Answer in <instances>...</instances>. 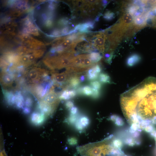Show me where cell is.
<instances>
[{
	"label": "cell",
	"mask_w": 156,
	"mask_h": 156,
	"mask_svg": "<svg viewBox=\"0 0 156 156\" xmlns=\"http://www.w3.org/2000/svg\"><path fill=\"white\" fill-rule=\"evenodd\" d=\"M120 104L129 124L145 128L156 120V78L149 77L122 94Z\"/></svg>",
	"instance_id": "1"
},
{
	"label": "cell",
	"mask_w": 156,
	"mask_h": 156,
	"mask_svg": "<svg viewBox=\"0 0 156 156\" xmlns=\"http://www.w3.org/2000/svg\"><path fill=\"white\" fill-rule=\"evenodd\" d=\"M58 2L47 1L39 4L34 8L32 18L38 28L45 34L52 37L62 36L60 23L64 17L57 18Z\"/></svg>",
	"instance_id": "2"
},
{
	"label": "cell",
	"mask_w": 156,
	"mask_h": 156,
	"mask_svg": "<svg viewBox=\"0 0 156 156\" xmlns=\"http://www.w3.org/2000/svg\"><path fill=\"white\" fill-rule=\"evenodd\" d=\"M115 139L111 135L101 141L80 147L78 149L83 156H106L113 154L117 147L114 143Z\"/></svg>",
	"instance_id": "3"
},
{
	"label": "cell",
	"mask_w": 156,
	"mask_h": 156,
	"mask_svg": "<svg viewBox=\"0 0 156 156\" xmlns=\"http://www.w3.org/2000/svg\"><path fill=\"white\" fill-rule=\"evenodd\" d=\"M45 70L40 68H34L27 73V77L28 81L33 83H39L41 82Z\"/></svg>",
	"instance_id": "4"
},
{
	"label": "cell",
	"mask_w": 156,
	"mask_h": 156,
	"mask_svg": "<svg viewBox=\"0 0 156 156\" xmlns=\"http://www.w3.org/2000/svg\"><path fill=\"white\" fill-rule=\"evenodd\" d=\"M94 39L91 42L94 47L97 49L99 51L103 53L105 47V41L107 38L106 34L101 33L97 34L94 36Z\"/></svg>",
	"instance_id": "5"
},
{
	"label": "cell",
	"mask_w": 156,
	"mask_h": 156,
	"mask_svg": "<svg viewBox=\"0 0 156 156\" xmlns=\"http://www.w3.org/2000/svg\"><path fill=\"white\" fill-rule=\"evenodd\" d=\"M46 116L42 112H34L31 114L30 120L31 123L36 126H39L44 122Z\"/></svg>",
	"instance_id": "6"
},
{
	"label": "cell",
	"mask_w": 156,
	"mask_h": 156,
	"mask_svg": "<svg viewBox=\"0 0 156 156\" xmlns=\"http://www.w3.org/2000/svg\"><path fill=\"white\" fill-rule=\"evenodd\" d=\"M38 108L41 112L47 116L50 115L53 112L55 107L43 100H41L38 104Z\"/></svg>",
	"instance_id": "7"
},
{
	"label": "cell",
	"mask_w": 156,
	"mask_h": 156,
	"mask_svg": "<svg viewBox=\"0 0 156 156\" xmlns=\"http://www.w3.org/2000/svg\"><path fill=\"white\" fill-rule=\"evenodd\" d=\"M14 79V75L12 73L5 71H3L1 73V82L5 86H11L13 83Z\"/></svg>",
	"instance_id": "8"
},
{
	"label": "cell",
	"mask_w": 156,
	"mask_h": 156,
	"mask_svg": "<svg viewBox=\"0 0 156 156\" xmlns=\"http://www.w3.org/2000/svg\"><path fill=\"white\" fill-rule=\"evenodd\" d=\"M59 99L57 94L52 92L49 91L42 100L55 107Z\"/></svg>",
	"instance_id": "9"
},
{
	"label": "cell",
	"mask_w": 156,
	"mask_h": 156,
	"mask_svg": "<svg viewBox=\"0 0 156 156\" xmlns=\"http://www.w3.org/2000/svg\"><path fill=\"white\" fill-rule=\"evenodd\" d=\"M133 21L132 16L129 14H126L123 15L120 20L119 25L126 30L131 24Z\"/></svg>",
	"instance_id": "10"
},
{
	"label": "cell",
	"mask_w": 156,
	"mask_h": 156,
	"mask_svg": "<svg viewBox=\"0 0 156 156\" xmlns=\"http://www.w3.org/2000/svg\"><path fill=\"white\" fill-rule=\"evenodd\" d=\"M3 94L6 101L10 105H15V96L12 92L6 90H3Z\"/></svg>",
	"instance_id": "11"
},
{
	"label": "cell",
	"mask_w": 156,
	"mask_h": 156,
	"mask_svg": "<svg viewBox=\"0 0 156 156\" xmlns=\"http://www.w3.org/2000/svg\"><path fill=\"white\" fill-rule=\"evenodd\" d=\"M15 106L16 108L21 109L25 105V99L20 92H17L15 94Z\"/></svg>",
	"instance_id": "12"
},
{
	"label": "cell",
	"mask_w": 156,
	"mask_h": 156,
	"mask_svg": "<svg viewBox=\"0 0 156 156\" xmlns=\"http://www.w3.org/2000/svg\"><path fill=\"white\" fill-rule=\"evenodd\" d=\"M94 22L88 21L82 24H79L78 29L79 31L81 33L89 32V29H92L94 27Z\"/></svg>",
	"instance_id": "13"
},
{
	"label": "cell",
	"mask_w": 156,
	"mask_h": 156,
	"mask_svg": "<svg viewBox=\"0 0 156 156\" xmlns=\"http://www.w3.org/2000/svg\"><path fill=\"white\" fill-rule=\"evenodd\" d=\"M141 59L140 57L136 54H134L130 55L127 61V65L129 66H132L138 63Z\"/></svg>",
	"instance_id": "14"
},
{
	"label": "cell",
	"mask_w": 156,
	"mask_h": 156,
	"mask_svg": "<svg viewBox=\"0 0 156 156\" xmlns=\"http://www.w3.org/2000/svg\"><path fill=\"white\" fill-rule=\"evenodd\" d=\"M68 82L70 86L75 88L78 87L81 83L79 76L76 74L71 77Z\"/></svg>",
	"instance_id": "15"
},
{
	"label": "cell",
	"mask_w": 156,
	"mask_h": 156,
	"mask_svg": "<svg viewBox=\"0 0 156 156\" xmlns=\"http://www.w3.org/2000/svg\"><path fill=\"white\" fill-rule=\"evenodd\" d=\"M146 18L145 16L142 14L139 15L133 19L134 24L137 27H142L145 24Z\"/></svg>",
	"instance_id": "16"
},
{
	"label": "cell",
	"mask_w": 156,
	"mask_h": 156,
	"mask_svg": "<svg viewBox=\"0 0 156 156\" xmlns=\"http://www.w3.org/2000/svg\"><path fill=\"white\" fill-rule=\"evenodd\" d=\"M99 75L92 67L87 70L86 77L88 80L92 81L97 79Z\"/></svg>",
	"instance_id": "17"
},
{
	"label": "cell",
	"mask_w": 156,
	"mask_h": 156,
	"mask_svg": "<svg viewBox=\"0 0 156 156\" xmlns=\"http://www.w3.org/2000/svg\"><path fill=\"white\" fill-rule=\"evenodd\" d=\"M88 55L90 59L94 63L99 61L102 57L101 54L96 52H91Z\"/></svg>",
	"instance_id": "18"
},
{
	"label": "cell",
	"mask_w": 156,
	"mask_h": 156,
	"mask_svg": "<svg viewBox=\"0 0 156 156\" xmlns=\"http://www.w3.org/2000/svg\"><path fill=\"white\" fill-rule=\"evenodd\" d=\"M99 81L103 83H110V78L106 73H100L99 76Z\"/></svg>",
	"instance_id": "19"
},
{
	"label": "cell",
	"mask_w": 156,
	"mask_h": 156,
	"mask_svg": "<svg viewBox=\"0 0 156 156\" xmlns=\"http://www.w3.org/2000/svg\"><path fill=\"white\" fill-rule=\"evenodd\" d=\"M92 94V87L86 85L82 86V94L86 96H91Z\"/></svg>",
	"instance_id": "20"
},
{
	"label": "cell",
	"mask_w": 156,
	"mask_h": 156,
	"mask_svg": "<svg viewBox=\"0 0 156 156\" xmlns=\"http://www.w3.org/2000/svg\"><path fill=\"white\" fill-rule=\"evenodd\" d=\"M59 99L66 100L71 98L69 90L65 89L63 90L59 96Z\"/></svg>",
	"instance_id": "21"
},
{
	"label": "cell",
	"mask_w": 156,
	"mask_h": 156,
	"mask_svg": "<svg viewBox=\"0 0 156 156\" xmlns=\"http://www.w3.org/2000/svg\"><path fill=\"white\" fill-rule=\"evenodd\" d=\"M90 85L92 88L100 90L102 87V85L100 81L97 80L91 81L90 83Z\"/></svg>",
	"instance_id": "22"
},
{
	"label": "cell",
	"mask_w": 156,
	"mask_h": 156,
	"mask_svg": "<svg viewBox=\"0 0 156 156\" xmlns=\"http://www.w3.org/2000/svg\"><path fill=\"white\" fill-rule=\"evenodd\" d=\"M33 101L30 96H27L25 99V107L31 108L33 105Z\"/></svg>",
	"instance_id": "23"
},
{
	"label": "cell",
	"mask_w": 156,
	"mask_h": 156,
	"mask_svg": "<svg viewBox=\"0 0 156 156\" xmlns=\"http://www.w3.org/2000/svg\"><path fill=\"white\" fill-rule=\"evenodd\" d=\"M115 17V14L110 11H107L104 14L103 18L105 20L110 21L112 20Z\"/></svg>",
	"instance_id": "24"
},
{
	"label": "cell",
	"mask_w": 156,
	"mask_h": 156,
	"mask_svg": "<svg viewBox=\"0 0 156 156\" xmlns=\"http://www.w3.org/2000/svg\"><path fill=\"white\" fill-rule=\"evenodd\" d=\"M79 121L83 127L87 126L89 123V119L86 116H83L81 118Z\"/></svg>",
	"instance_id": "25"
},
{
	"label": "cell",
	"mask_w": 156,
	"mask_h": 156,
	"mask_svg": "<svg viewBox=\"0 0 156 156\" xmlns=\"http://www.w3.org/2000/svg\"><path fill=\"white\" fill-rule=\"evenodd\" d=\"M92 88V94L91 96L92 97L93 99H97L100 96L101 94L100 90L95 89L93 88Z\"/></svg>",
	"instance_id": "26"
},
{
	"label": "cell",
	"mask_w": 156,
	"mask_h": 156,
	"mask_svg": "<svg viewBox=\"0 0 156 156\" xmlns=\"http://www.w3.org/2000/svg\"><path fill=\"white\" fill-rule=\"evenodd\" d=\"M92 67L95 72L99 74L101 71V67L100 65L98 64H94L93 65Z\"/></svg>",
	"instance_id": "27"
},
{
	"label": "cell",
	"mask_w": 156,
	"mask_h": 156,
	"mask_svg": "<svg viewBox=\"0 0 156 156\" xmlns=\"http://www.w3.org/2000/svg\"><path fill=\"white\" fill-rule=\"evenodd\" d=\"M68 143L70 145H75L77 143V140L74 137L70 138L68 139Z\"/></svg>",
	"instance_id": "28"
},
{
	"label": "cell",
	"mask_w": 156,
	"mask_h": 156,
	"mask_svg": "<svg viewBox=\"0 0 156 156\" xmlns=\"http://www.w3.org/2000/svg\"><path fill=\"white\" fill-rule=\"evenodd\" d=\"M77 117L75 115L71 114L69 118V120L70 122L73 123L75 122Z\"/></svg>",
	"instance_id": "29"
},
{
	"label": "cell",
	"mask_w": 156,
	"mask_h": 156,
	"mask_svg": "<svg viewBox=\"0 0 156 156\" xmlns=\"http://www.w3.org/2000/svg\"><path fill=\"white\" fill-rule=\"evenodd\" d=\"M65 105L67 108L70 109L74 106V104L73 101H68L66 102Z\"/></svg>",
	"instance_id": "30"
},
{
	"label": "cell",
	"mask_w": 156,
	"mask_h": 156,
	"mask_svg": "<svg viewBox=\"0 0 156 156\" xmlns=\"http://www.w3.org/2000/svg\"><path fill=\"white\" fill-rule=\"evenodd\" d=\"M31 111V108L25 107L23 108V112L25 114H29Z\"/></svg>",
	"instance_id": "31"
},
{
	"label": "cell",
	"mask_w": 156,
	"mask_h": 156,
	"mask_svg": "<svg viewBox=\"0 0 156 156\" xmlns=\"http://www.w3.org/2000/svg\"><path fill=\"white\" fill-rule=\"evenodd\" d=\"M75 127L77 129L79 130H82L83 127L79 121H77L76 123Z\"/></svg>",
	"instance_id": "32"
},
{
	"label": "cell",
	"mask_w": 156,
	"mask_h": 156,
	"mask_svg": "<svg viewBox=\"0 0 156 156\" xmlns=\"http://www.w3.org/2000/svg\"><path fill=\"white\" fill-rule=\"evenodd\" d=\"M77 108L75 106H73L70 109V112L71 114L75 115L78 112Z\"/></svg>",
	"instance_id": "33"
},
{
	"label": "cell",
	"mask_w": 156,
	"mask_h": 156,
	"mask_svg": "<svg viewBox=\"0 0 156 156\" xmlns=\"http://www.w3.org/2000/svg\"><path fill=\"white\" fill-rule=\"evenodd\" d=\"M79 78L81 82L84 81L85 79V76L84 75H81L79 76Z\"/></svg>",
	"instance_id": "34"
},
{
	"label": "cell",
	"mask_w": 156,
	"mask_h": 156,
	"mask_svg": "<svg viewBox=\"0 0 156 156\" xmlns=\"http://www.w3.org/2000/svg\"><path fill=\"white\" fill-rule=\"evenodd\" d=\"M6 155L4 151H1L0 153V156H5Z\"/></svg>",
	"instance_id": "35"
},
{
	"label": "cell",
	"mask_w": 156,
	"mask_h": 156,
	"mask_svg": "<svg viewBox=\"0 0 156 156\" xmlns=\"http://www.w3.org/2000/svg\"><path fill=\"white\" fill-rule=\"evenodd\" d=\"M154 137H155V144H156V133H155Z\"/></svg>",
	"instance_id": "36"
},
{
	"label": "cell",
	"mask_w": 156,
	"mask_h": 156,
	"mask_svg": "<svg viewBox=\"0 0 156 156\" xmlns=\"http://www.w3.org/2000/svg\"><path fill=\"white\" fill-rule=\"evenodd\" d=\"M5 156H6V155H5Z\"/></svg>",
	"instance_id": "37"
}]
</instances>
